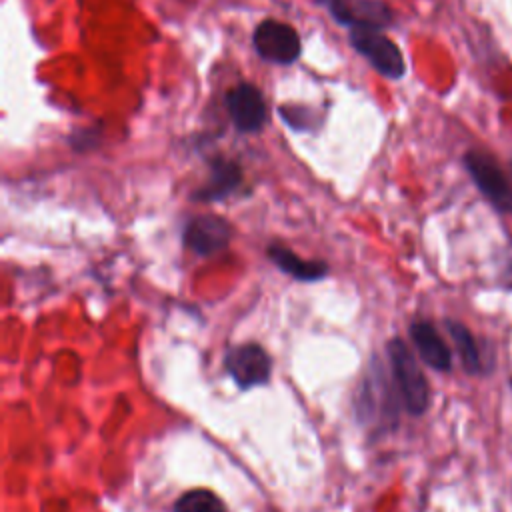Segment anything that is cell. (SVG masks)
I'll use <instances>...</instances> for the list:
<instances>
[{
    "mask_svg": "<svg viewBox=\"0 0 512 512\" xmlns=\"http://www.w3.org/2000/svg\"><path fill=\"white\" fill-rule=\"evenodd\" d=\"M318 4L326 6V10L332 14V18L342 26H352V8L346 0H316Z\"/></svg>",
    "mask_w": 512,
    "mask_h": 512,
    "instance_id": "obj_14",
    "label": "cell"
},
{
    "mask_svg": "<svg viewBox=\"0 0 512 512\" xmlns=\"http://www.w3.org/2000/svg\"><path fill=\"white\" fill-rule=\"evenodd\" d=\"M242 182V170L230 160H214L210 164V176L202 188H198L192 198L198 202H216L230 196Z\"/></svg>",
    "mask_w": 512,
    "mask_h": 512,
    "instance_id": "obj_10",
    "label": "cell"
},
{
    "mask_svg": "<svg viewBox=\"0 0 512 512\" xmlns=\"http://www.w3.org/2000/svg\"><path fill=\"white\" fill-rule=\"evenodd\" d=\"M444 326H446V330H448V334H450V338H452V342L456 346V352H458V356L462 360L464 370L468 374L482 372V358H480V350L476 346V340H474L472 332L464 324H460L456 320H446Z\"/></svg>",
    "mask_w": 512,
    "mask_h": 512,
    "instance_id": "obj_12",
    "label": "cell"
},
{
    "mask_svg": "<svg viewBox=\"0 0 512 512\" xmlns=\"http://www.w3.org/2000/svg\"><path fill=\"white\" fill-rule=\"evenodd\" d=\"M360 404L358 410L364 412L366 420H374L376 416L380 418H388V414L394 418L396 410H394V398H392V384L386 378L384 370L376 364V370H370L366 374L364 386L360 390Z\"/></svg>",
    "mask_w": 512,
    "mask_h": 512,
    "instance_id": "obj_8",
    "label": "cell"
},
{
    "mask_svg": "<svg viewBox=\"0 0 512 512\" xmlns=\"http://www.w3.org/2000/svg\"><path fill=\"white\" fill-rule=\"evenodd\" d=\"M388 360L404 408L414 416L424 414L430 402V390L416 356L400 338H394L388 344Z\"/></svg>",
    "mask_w": 512,
    "mask_h": 512,
    "instance_id": "obj_1",
    "label": "cell"
},
{
    "mask_svg": "<svg viewBox=\"0 0 512 512\" xmlns=\"http://www.w3.org/2000/svg\"><path fill=\"white\" fill-rule=\"evenodd\" d=\"M464 166L474 184L478 186V190L488 198V202L496 210H512V184L490 154L482 150H470L464 156Z\"/></svg>",
    "mask_w": 512,
    "mask_h": 512,
    "instance_id": "obj_3",
    "label": "cell"
},
{
    "mask_svg": "<svg viewBox=\"0 0 512 512\" xmlns=\"http://www.w3.org/2000/svg\"><path fill=\"white\" fill-rule=\"evenodd\" d=\"M232 238L230 224L214 214H202L188 220L184 228V244L198 256H212L228 246Z\"/></svg>",
    "mask_w": 512,
    "mask_h": 512,
    "instance_id": "obj_6",
    "label": "cell"
},
{
    "mask_svg": "<svg viewBox=\"0 0 512 512\" xmlns=\"http://www.w3.org/2000/svg\"><path fill=\"white\" fill-rule=\"evenodd\" d=\"M224 368L242 390H248L252 386H260L270 380L272 362L260 344L248 342V344L232 346L226 352Z\"/></svg>",
    "mask_w": 512,
    "mask_h": 512,
    "instance_id": "obj_5",
    "label": "cell"
},
{
    "mask_svg": "<svg viewBox=\"0 0 512 512\" xmlns=\"http://www.w3.org/2000/svg\"><path fill=\"white\" fill-rule=\"evenodd\" d=\"M268 256L270 260L286 274H290L296 280L302 282H314L320 280L328 274V266L322 260H304L300 256H296L290 248L272 244L268 246Z\"/></svg>",
    "mask_w": 512,
    "mask_h": 512,
    "instance_id": "obj_11",
    "label": "cell"
},
{
    "mask_svg": "<svg viewBox=\"0 0 512 512\" xmlns=\"http://www.w3.org/2000/svg\"><path fill=\"white\" fill-rule=\"evenodd\" d=\"M174 512H228V510L214 492L198 488L182 494L174 504Z\"/></svg>",
    "mask_w": 512,
    "mask_h": 512,
    "instance_id": "obj_13",
    "label": "cell"
},
{
    "mask_svg": "<svg viewBox=\"0 0 512 512\" xmlns=\"http://www.w3.org/2000/svg\"><path fill=\"white\" fill-rule=\"evenodd\" d=\"M350 44L362 54L376 72L390 80H400L406 72L400 48L376 26L350 28Z\"/></svg>",
    "mask_w": 512,
    "mask_h": 512,
    "instance_id": "obj_2",
    "label": "cell"
},
{
    "mask_svg": "<svg viewBox=\"0 0 512 512\" xmlns=\"http://www.w3.org/2000/svg\"><path fill=\"white\" fill-rule=\"evenodd\" d=\"M226 108L240 132H256L266 120V104L260 90L246 82L226 94Z\"/></svg>",
    "mask_w": 512,
    "mask_h": 512,
    "instance_id": "obj_7",
    "label": "cell"
},
{
    "mask_svg": "<svg viewBox=\"0 0 512 512\" xmlns=\"http://www.w3.org/2000/svg\"><path fill=\"white\" fill-rule=\"evenodd\" d=\"M254 50L266 62L292 64L300 56V38L296 30L278 20H262L252 36Z\"/></svg>",
    "mask_w": 512,
    "mask_h": 512,
    "instance_id": "obj_4",
    "label": "cell"
},
{
    "mask_svg": "<svg viewBox=\"0 0 512 512\" xmlns=\"http://www.w3.org/2000/svg\"><path fill=\"white\" fill-rule=\"evenodd\" d=\"M410 338L418 350V356L434 370L448 372L452 368L450 348L440 338L438 330L428 320H414L410 324Z\"/></svg>",
    "mask_w": 512,
    "mask_h": 512,
    "instance_id": "obj_9",
    "label": "cell"
}]
</instances>
